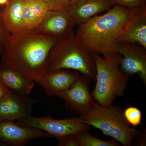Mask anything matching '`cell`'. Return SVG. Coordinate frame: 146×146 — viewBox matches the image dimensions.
Wrapping results in <instances>:
<instances>
[{"mask_svg": "<svg viewBox=\"0 0 146 146\" xmlns=\"http://www.w3.org/2000/svg\"><path fill=\"white\" fill-rule=\"evenodd\" d=\"M37 103L35 99L10 91L0 101V121H18L31 115L33 106Z\"/></svg>", "mask_w": 146, "mask_h": 146, "instance_id": "11", "label": "cell"}, {"mask_svg": "<svg viewBox=\"0 0 146 146\" xmlns=\"http://www.w3.org/2000/svg\"><path fill=\"white\" fill-rule=\"evenodd\" d=\"M72 4V6L80 2L82 0H70Z\"/></svg>", "mask_w": 146, "mask_h": 146, "instance_id": "27", "label": "cell"}, {"mask_svg": "<svg viewBox=\"0 0 146 146\" xmlns=\"http://www.w3.org/2000/svg\"><path fill=\"white\" fill-rule=\"evenodd\" d=\"M135 140L133 145L138 146H145L146 145V131H139L137 136L134 138Z\"/></svg>", "mask_w": 146, "mask_h": 146, "instance_id": "24", "label": "cell"}, {"mask_svg": "<svg viewBox=\"0 0 146 146\" xmlns=\"http://www.w3.org/2000/svg\"><path fill=\"white\" fill-rule=\"evenodd\" d=\"M115 53L121 55L120 68L129 77L137 74L146 85V48L138 44L117 43Z\"/></svg>", "mask_w": 146, "mask_h": 146, "instance_id": "8", "label": "cell"}, {"mask_svg": "<svg viewBox=\"0 0 146 146\" xmlns=\"http://www.w3.org/2000/svg\"><path fill=\"white\" fill-rule=\"evenodd\" d=\"M76 135H68L58 138V146H78Z\"/></svg>", "mask_w": 146, "mask_h": 146, "instance_id": "23", "label": "cell"}, {"mask_svg": "<svg viewBox=\"0 0 146 146\" xmlns=\"http://www.w3.org/2000/svg\"><path fill=\"white\" fill-rule=\"evenodd\" d=\"M51 138L43 131L11 121H0V141L10 146H23L33 139Z\"/></svg>", "mask_w": 146, "mask_h": 146, "instance_id": "12", "label": "cell"}, {"mask_svg": "<svg viewBox=\"0 0 146 146\" xmlns=\"http://www.w3.org/2000/svg\"><path fill=\"white\" fill-rule=\"evenodd\" d=\"M61 69L78 71L96 80V65L92 53L79 43L74 30L53 46L47 58V72Z\"/></svg>", "mask_w": 146, "mask_h": 146, "instance_id": "4", "label": "cell"}, {"mask_svg": "<svg viewBox=\"0 0 146 146\" xmlns=\"http://www.w3.org/2000/svg\"><path fill=\"white\" fill-rule=\"evenodd\" d=\"M80 117L85 123L98 129L103 135L111 137L124 146H131L139 132L135 127H130L124 116L123 110L112 104L105 107L96 103L89 112Z\"/></svg>", "mask_w": 146, "mask_h": 146, "instance_id": "5", "label": "cell"}, {"mask_svg": "<svg viewBox=\"0 0 146 146\" xmlns=\"http://www.w3.org/2000/svg\"><path fill=\"white\" fill-rule=\"evenodd\" d=\"M80 76L79 72L61 69L47 72L38 82L50 96H54L60 91L70 88Z\"/></svg>", "mask_w": 146, "mask_h": 146, "instance_id": "13", "label": "cell"}, {"mask_svg": "<svg viewBox=\"0 0 146 146\" xmlns=\"http://www.w3.org/2000/svg\"><path fill=\"white\" fill-rule=\"evenodd\" d=\"M0 82L11 92L24 96H29L35 85L33 80L3 64L0 68Z\"/></svg>", "mask_w": 146, "mask_h": 146, "instance_id": "15", "label": "cell"}, {"mask_svg": "<svg viewBox=\"0 0 146 146\" xmlns=\"http://www.w3.org/2000/svg\"><path fill=\"white\" fill-rule=\"evenodd\" d=\"M124 116L130 125L135 127L142 125V113L139 108L135 106H129L123 111Z\"/></svg>", "mask_w": 146, "mask_h": 146, "instance_id": "19", "label": "cell"}, {"mask_svg": "<svg viewBox=\"0 0 146 146\" xmlns=\"http://www.w3.org/2000/svg\"><path fill=\"white\" fill-rule=\"evenodd\" d=\"M78 146H119L121 144L114 139L104 141L84 131L76 135Z\"/></svg>", "mask_w": 146, "mask_h": 146, "instance_id": "18", "label": "cell"}, {"mask_svg": "<svg viewBox=\"0 0 146 146\" xmlns=\"http://www.w3.org/2000/svg\"><path fill=\"white\" fill-rule=\"evenodd\" d=\"M75 26L70 11L49 10L41 25L33 31L59 41L69 36Z\"/></svg>", "mask_w": 146, "mask_h": 146, "instance_id": "10", "label": "cell"}, {"mask_svg": "<svg viewBox=\"0 0 146 146\" xmlns=\"http://www.w3.org/2000/svg\"><path fill=\"white\" fill-rule=\"evenodd\" d=\"M115 5L131 9L146 5V0H111Z\"/></svg>", "mask_w": 146, "mask_h": 146, "instance_id": "22", "label": "cell"}, {"mask_svg": "<svg viewBox=\"0 0 146 146\" xmlns=\"http://www.w3.org/2000/svg\"><path fill=\"white\" fill-rule=\"evenodd\" d=\"M92 80L88 76L80 75L70 88L58 92L56 96L65 102L68 110L74 111L80 116L85 115L96 104L89 89Z\"/></svg>", "mask_w": 146, "mask_h": 146, "instance_id": "7", "label": "cell"}, {"mask_svg": "<svg viewBox=\"0 0 146 146\" xmlns=\"http://www.w3.org/2000/svg\"><path fill=\"white\" fill-rule=\"evenodd\" d=\"M18 124L37 129L48 133L51 138H58L87 131L91 126L85 123L80 117L55 119L46 116L36 117L31 115L17 121Z\"/></svg>", "mask_w": 146, "mask_h": 146, "instance_id": "6", "label": "cell"}, {"mask_svg": "<svg viewBox=\"0 0 146 146\" xmlns=\"http://www.w3.org/2000/svg\"><path fill=\"white\" fill-rule=\"evenodd\" d=\"M130 9L118 5L103 15L95 16L78 25L75 35L82 46L104 57L115 53L116 40Z\"/></svg>", "mask_w": 146, "mask_h": 146, "instance_id": "2", "label": "cell"}, {"mask_svg": "<svg viewBox=\"0 0 146 146\" xmlns=\"http://www.w3.org/2000/svg\"><path fill=\"white\" fill-rule=\"evenodd\" d=\"M10 0H0V6H2L4 7L6 5Z\"/></svg>", "mask_w": 146, "mask_h": 146, "instance_id": "26", "label": "cell"}, {"mask_svg": "<svg viewBox=\"0 0 146 146\" xmlns=\"http://www.w3.org/2000/svg\"><path fill=\"white\" fill-rule=\"evenodd\" d=\"M49 10H69L72 5L70 0H44Z\"/></svg>", "mask_w": 146, "mask_h": 146, "instance_id": "20", "label": "cell"}, {"mask_svg": "<svg viewBox=\"0 0 146 146\" xmlns=\"http://www.w3.org/2000/svg\"><path fill=\"white\" fill-rule=\"evenodd\" d=\"M23 0H10L2 11L3 21L10 35L22 31Z\"/></svg>", "mask_w": 146, "mask_h": 146, "instance_id": "17", "label": "cell"}, {"mask_svg": "<svg viewBox=\"0 0 146 146\" xmlns=\"http://www.w3.org/2000/svg\"><path fill=\"white\" fill-rule=\"evenodd\" d=\"M56 39L25 30L9 37L2 54L3 65L36 83L46 72V61Z\"/></svg>", "mask_w": 146, "mask_h": 146, "instance_id": "1", "label": "cell"}, {"mask_svg": "<svg viewBox=\"0 0 146 146\" xmlns=\"http://www.w3.org/2000/svg\"><path fill=\"white\" fill-rule=\"evenodd\" d=\"M2 65V64H1V63H0V68H1V67Z\"/></svg>", "mask_w": 146, "mask_h": 146, "instance_id": "28", "label": "cell"}, {"mask_svg": "<svg viewBox=\"0 0 146 146\" xmlns=\"http://www.w3.org/2000/svg\"><path fill=\"white\" fill-rule=\"evenodd\" d=\"M2 11V9H0V54L3 53L7 42L10 35L3 21Z\"/></svg>", "mask_w": 146, "mask_h": 146, "instance_id": "21", "label": "cell"}, {"mask_svg": "<svg viewBox=\"0 0 146 146\" xmlns=\"http://www.w3.org/2000/svg\"><path fill=\"white\" fill-rule=\"evenodd\" d=\"M49 11L44 0H23L22 31L37 28Z\"/></svg>", "mask_w": 146, "mask_h": 146, "instance_id": "16", "label": "cell"}, {"mask_svg": "<svg viewBox=\"0 0 146 146\" xmlns=\"http://www.w3.org/2000/svg\"><path fill=\"white\" fill-rule=\"evenodd\" d=\"M116 42L138 44L146 48V5L130 9Z\"/></svg>", "mask_w": 146, "mask_h": 146, "instance_id": "9", "label": "cell"}, {"mask_svg": "<svg viewBox=\"0 0 146 146\" xmlns=\"http://www.w3.org/2000/svg\"><path fill=\"white\" fill-rule=\"evenodd\" d=\"M111 0H82L69 10L75 25L85 23L97 14L115 5Z\"/></svg>", "mask_w": 146, "mask_h": 146, "instance_id": "14", "label": "cell"}, {"mask_svg": "<svg viewBox=\"0 0 146 146\" xmlns=\"http://www.w3.org/2000/svg\"><path fill=\"white\" fill-rule=\"evenodd\" d=\"M92 54L96 65V83L91 94L98 104L107 107L116 98L124 96L129 76L120 68L121 55L115 53L102 58L97 53Z\"/></svg>", "mask_w": 146, "mask_h": 146, "instance_id": "3", "label": "cell"}, {"mask_svg": "<svg viewBox=\"0 0 146 146\" xmlns=\"http://www.w3.org/2000/svg\"><path fill=\"white\" fill-rule=\"evenodd\" d=\"M10 91V90L6 86L0 82V101L8 94Z\"/></svg>", "mask_w": 146, "mask_h": 146, "instance_id": "25", "label": "cell"}]
</instances>
